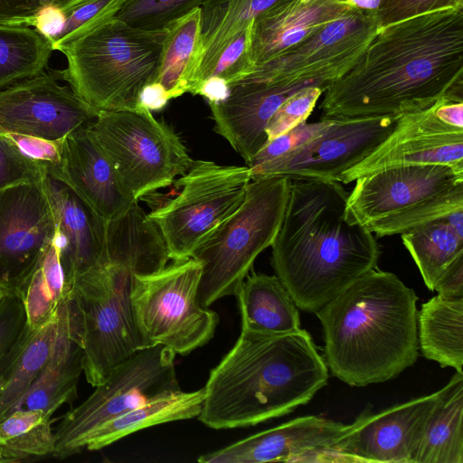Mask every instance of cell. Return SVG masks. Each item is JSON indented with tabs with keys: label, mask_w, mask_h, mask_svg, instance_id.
I'll list each match as a JSON object with an SVG mask.
<instances>
[{
	"label": "cell",
	"mask_w": 463,
	"mask_h": 463,
	"mask_svg": "<svg viewBox=\"0 0 463 463\" xmlns=\"http://www.w3.org/2000/svg\"><path fill=\"white\" fill-rule=\"evenodd\" d=\"M82 360V349L68 335L60 308L58 333L50 356L13 411L42 410L52 416L62 404L71 403L77 398L78 383L83 373Z\"/></svg>",
	"instance_id": "d4e9b609"
},
{
	"label": "cell",
	"mask_w": 463,
	"mask_h": 463,
	"mask_svg": "<svg viewBox=\"0 0 463 463\" xmlns=\"http://www.w3.org/2000/svg\"><path fill=\"white\" fill-rule=\"evenodd\" d=\"M43 185L56 221V240L68 289L74 279L101 261L105 220L73 190L46 175Z\"/></svg>",
	"instance_id": "7402d4cb"
},
{
	"label": "cell",
	"mask_w": 463,
	"mask_h": 463,
	"mask_svg": "<svg viewBox=\"0 0 463 463\" xmlns=\"http://www.w3.org/2000/svg\"><path fill=\"white\" fill-rule=\"evenodd\" d=\"M65 24V16L60 5H51L43 7L35 16L33 25L46 38L51 45L59 37Z\"/></svg>",
	"instance_id": "7dc6e473"
},
{
	"label": "cell",
	"mask_w": 463,
	"mask_h": 463,
	"mask_svg": "<svg viewBox=\"0 0 463 463\" xmlns=\"http://www.w3.org/2000/svg\"><path fill=\"white\" fill-rule=\"evenodd\" d=\"M203 388L177 391L151 400L99 426L88 438L85 449H101L124 437L155 425L188 420L199 415Z\"/></svg>",
	"instance_id": "83f0119b"
},
{
	"label": "cell",
	"mask_w": 463,
	"mask_h": 463,
	"mask_svg": "<svg viewBox=\"0 0 463 463\" xmlns=\"http://www.w3.org/2000/svg\"><path fill=\"white\" fill-rule=\"evenodd\" d=\"M442 9H463V0H380L373 11L379 29Z\"/></svg>",
	"instance_id": "7bdbcfd3"
},
{
	"label": "cell",
	"mask_w": 463,
	"mask_h": 463,
	"mask_svg": "<svg viewBox=\"0 0 463 463\" xmlns=\"http://www.w3.org/2000/svg\"><path fill=\"white\" fill-rule=\"evenodd\" d=\"M458 210H463V171L445 165H410L357 178L348 193L345 218L383 237Z\"/></svg>",
	"instance_id": "52a82bcc"
},
{
	"label": "cell",
	"mask_w": 463,
	"mask_h": 463,
	"mask_svg": "<svg viewBox=\"0 0 463 463\" xmlns=\"http://www.w3.org/2000/svg\"><path fill=\"white\" fill-rule=\"evenodd\" d=\"M5 382H6L5 374L3 373L2 372H0V394L5 387Z\"/></svg>",
	"instance_id": "11a10c76"
},
{
	"label": "cell",
	"mask_w": 463,
	"mask_h": 463,
	"mask_svg": "<svg viewBox=\"0 0 463 463\" xmlns=\"http://www.w3.org/2000/svg\"><path fill=\"white\" fill-rule=\"evenodd\" d=\"M308 86L326 90L316 82L271 80L248 73L229 84L230 92L223 101L208 102L214 131L224 137L249 165L267 142L265 128L272 114L286 99Z\"/></svg>",
	"instance_id": "d6986e66"
},
{
	"label": "cell",
	"mask_w": 463,
	"mask_h": 463,
	"mask_svg": "<svg viewBox=\"0 0 463 463\" xmlns=\"http://www.w3.org/2000/svg\"><path fill=\"white\" fill-rule=\"evenodd\" d=\"M169 260L160 231L137 202L119 217L105 221L100 263L119 266L135 276L158 271Z\"/></svg>",
	"instance_id": "cb8c5ba5"
},
{
	"label": "cell",
	"mask_w": 463,
	"mask_h": 463,
	"mask_svg": "<svg viewBox=\"0 0 463 463\" xmlns=\"http://www.w3.org/2000/svg\"><path fill=\"white\" fill-rule=\"evenodd\" d=\"M58 333L57 320L34 331L25 329L0 359L7 373L0 394V419L12 411L45 365Z\"/></svg>",
	"instance_id": "4dcf8cb0"
},
{
	"label": "cell",
	"mask_w": 463,
	"mask_h": 463,
	"mask_svg": "<svg viewBox=\"0 0 463 463\" xmlns=\"http://www.w3.org/2000/svg\"><path fill=\"white\" fill-rule=\"evenodd\" d=\"M350 0H282L253 20L251 56L255 66L267 62L340 17Z\"/></svg>",
	"instance_id": "603a6c76"
},
{
	"label": "cell",
	"mask_w": 463,
	"mask_h": 463,
	"mask_svg": "<svg viewBox=\"0 0 463 463\" xmlns=\"http://www.w3.org/2000/svg\"><path fill=\"white\" fill-rule=\"evenodd\" d=\"M328 380V368L302 328L266 335L241 329L211 370L198 420L214 430L253 426L307 403Z\"/></svg>",
	"instance_id": "3957f363"
},
{
	"label": "cell",
	"mask_w": 463,
	"mask_h": 463,
	"mask_svg": "<svg viewBox=\"0 0 463 463\" xmlns=\"http://www.w3.org/2000/svg\"><path fill=\"white\" fill-rule=\"evenodd\" d=\"M331 118H321L313 123L304 121L296 128L265 144L254 156L249 167L255 166L292 152L319 136L329 125Z\"/></svg>",
	"instance_id": "b9f144b4"
},
{
	"label": "cell",
	"mask_w": 463,
	"mask_h": 463,
	"mask_svg": "<svg viewBox=\"0 0 463 463\" xmlns=\"http://www.w3.org/2000/svg\"><path fill=\"white\" fill-rule=\"evenodd\" d=\"M52 416L42 410L18 409L0 419V463L52 455L55 447Z\"/></svg>",
	"instance_id": "e575fe53"
},
{
	"label": "cell",
	"mask_w": 463,
	"mask_h": 463,
	"mask_svg": "<svg viewBox=\"0 0 463 463\" xmlns=\"http://www.w3.org/2000/svg\"><path fill=\"white\" fill-rule=\"evenodd\" d=\"M250 181L247 165L194 160L189 170L173 183L182 188L179 194L147 214L163 236L169 259L192 257L238 209Z\"/></svg>",
	"instance_id": "7c38bea8"
},
{
	"label": "cell",
	"mask_w": 463,
	"mask_h": 463,
	"mask_svg": "<svg viewBox=\"0 0 463 463\" xmlns=\"http://www.w3.org/2000/svg\"><path fill=\"white\" fill-rule=\"evenodd\" d=\"M170 100L165 88L158 82H152L143 88L139 96V106L152 110H160Z\"/></svg>",
	"instance_id": "681fc988"
},
{
	"label": "cell",
	"mask_w": 463,
	"mask_h": 463,
	"mask_svg": "<svg viewBox=\"0 0 463 463\" xmlns=\"http://www.w3.org/2000/svg\"><path fill=\"white\" fill-rule=\"evenodd\" d=\"M46 175V171L8 134L0 132V189L19 183L42 182Z\"/></svg>",
	"instance_id": "60d3db41"
},
{
	"label": "cell",
	"mask_w": 463,
	"mask_h": 463,
	"mask_svg": "<svg viewBox=\"0 0 463 463\" xmlns=\"http://www.w3.org/2000/svg\"><path fill=\"white\" fill-rule=\"evenodd\" d=\"M124 0H70L61 5L65 16L62 32L52 44L58 51L80 35L116 16Z\"/></svg>",
	"instance_id": "74e56055"
},
{
	"label": "cell",
	"mask_w": 463,
	"mask_h": 463,
	"mask_svg": "<svg viewBox=\"0 0 463 463\" xmlns=\"http://www.w3.org/2000/svg\"><path fill=\"white\" fill-rule=\"evenodd\" d=\"M414 290L370 270L321 307L325 362L335 377L365 386L397 377L419 355Z\"/></svg>",
	"instance_id": "277c9868"
},
{
	"label": "cell",
	"mask_w": 463,
	"mask_h": 463,
	"mask_svg": "<svg viewBox=\"0 0 463 463\" xmlns=\"http://www.w3.org/2000/svg\"><path fill=\"white\" fill-rule=\"evenodd\" d=\"M25 326L22 300L13 292L6 293L0 300V358L14 345Z\"/></svg>",
	"instance_id": "ee69618b"
},
{
	"label": "cell",
	"mask_w": 463,
	"mask_h": 463,
	"mask_svg": "<svg viewBox=\"0 0 463 463\" xmlns=\"http://www.w3.org/2000/svg\"><path fill=\"white\" fill-rule=\"evenodd\" d=\"M441 99L428 109L401 115L391 133L363 160L341 174L338 182L349 184L365 175L410 165H445L463 171V128L436 117Z\"/></svg>",
	"instance_id": "ac0fdd59"
},
{
	"label": "cell",
	"mask_w": 463,
	"mask_h": 463,
	"mask_svg": "<svg viewBox=\"0 0 463 463\" xmlns=\"http://www.w3.org/2000/svg\"><path fill=\"white\" fill-rule=\"evenodd\" d=\"M167 30L132 27L113 17L58 51L67 59L61 80L99 110H136L155 82Z\"/></svg>",
	"instance_id": "5b68a950"
},
{
	"label": "cell",
	"mask_w": 463,
	"mask_h": 463,
	"mask_svg": "<svg viewBox=\"0 0 463 463\" xmlns=\"http://www.w3.org/2000/svg\"><path fill=\"white\" fill-rule=\"evenodd\" d=\"M440 390L380 412L367 409L332 446L341 462L413 463Z\"/></svg>",
	"instance_id": "e0dca14e"
},
{
	"label": "cell",
	"mask_w": 463,
	"mask_h": 463,
	"mask_svg": "<svg viewBox=\"0 0 463 463\" xmlns=\"http://www.w3.org/2000/svg\"><path fill=\"white\" fill-rule=\"evenodd\" d=\"M252 25L253 21L226 43L218 53L203 81L215 76L231 84L247 75L254 68L251 56Z\"/></svg>",
	"instance_id": "f35d334b"
},
{
	"label": "cell",
	"mask_w": 463,
	"mask_h": 463,
	"mask_svg": "<svg viewBox=\"0 0 463 463\" xmlns=\"http://www.w3.org/2000/svg\"><path fill=\"white\" fill-rule=\"evenodd\" d=\"M99 111L45 71L0 90L1 133L61 140Z\"/></svg>",
	"instance_id": "2e32d148"
},
{
	"label": "cell",
	"mask_w": 463,
	"mask_h": 463,
	"mask_svg": "<svg viewBox=\"0 0 463 463\" xmlns=\"http://www.w3.org/2000/svg\"><path fill=\"white\" fill-rule=\"evenodd\" d=\"M202 269V263L190 257L133 277V317L147 347L162 345L186 355L213 338L219 316L199 303Z\"/></svg>",
	"instance_id": "9c48e42d"
},
{
	"label": "cell",
	"mask_w": 463,
	"mask_h": 463,
	"mask_svg": "<svg viewBox=\"0 0 463 463\" xmlns=\"http://www.w3.org/2000/svg\"><path fill=\"white\" fill-rule=\"evenodd\" d=\"M70 0H0V26L30 27L37 14L51 5H62Z\"/></svg>",
	"instance_id": "f6af8a7d"
},
{
	"label": "cell",
	"mask_w": 463,
	"mask_h": 463,
	"mask_svg": "<svg viewBox=\"0 0 463 463\" xmlns=\"http://www.w3.org/2000/svg\"><path fill=\"white\" fill-rule=\"evenodd\" d=\"M400 116L331 118L327 128L304 146L249 167L251 181L283 175L338 182L341 174L363 160L391 133Z\"/></svg>",
	"instance_id": "5bb4252c"
},
{
	"label": "cell",
	"mask_w": 463,
	"mask_h": 463,
	"mask_svg": "<svg viewBox=\"0 0 463 463\" xmlns=\"http://www.w3.org/2000/svg\"><path fill=\"white\" fill-rule=\"evenodd\" d=\"M325 90L319 86H308L286 99L266 125V144L307 121Z\"/></svg>",
	"instance_id": "ab89813d"
},
{
	"label": "cell",
	"mask_w": 463,
	"mask_h": 463,
	"mask_svg": "<svg viewBox=\"0 0 463 463\" xmlns=\"http://www.w3.org/2000/svg\"><path fill=\"white\" fill-rule=\"evenodd\" d=\"M347 425L319 416H303L203 454L201 463L305 462L332 448Z\"/></svg>",
	"instance_id": "44dd1931"
},
{
	"label": "cell",
	"mask_w": 463,
	"mask_h": 463,
	"mask_svg": "<svg viewBox=\"0 0 463 463\" xmlns=\"http://www.w3.org/2000/svg\"><path fill=\"white\" fill-rule=\"evenodd\" d=\"M6 293H8L6 290L0 288V300Z\"/></svg>",
	"instance_id": "9f6ffc18"
},
{
	"label": "cell",
	"mask_w": 463,
	"mask_h": 463,
	"mask_svg": "<svg viewBox=\"0 0 463 463\" xmlns=\"http://www.w3.org/2000/svg\"><path fill=\"white\" fill-rule=\"evenodd\" d=\"M52 52L35 29L0 26V90L44 72Z\"/></svg>",
	"instance_id": "d590c367"
},
{
	"label": "cell",
	"mask_w": 463,
	"mask_h": 463,
	"mask_svg": "<svg viewBox=\"0 0 463 463\" xmlns=\"http://www.w3.org/2000/svg\"><path fill=\"white\" fill-rule=\"evenodd\" d=\"M441 99L463 101V9H442L382 28L332 82L322 118L403 115Z\"/></svg>",
	"instance_id": "6da1fadb"
},
{
	"label": "cell",
	"mask_w": 463,
	"mask_h": 463,
	"mask_svg": "<svg viewBox=\"0 0 463 463\" xmlns=\"http://www.w3.org/2000/svg\"><path fill=\"white\" fill-rule=\"evenodd\" d=\"M282 0H205L201 8L196 72L189 93L195 95L218 53L257 16Z\"/></svg>",
	"instance_id": "4316f807"
},
{
	"label": "cell",
	"mask_w": 463,
	"mask_h": 463,
	"mask_svg": "<svg viewBox=\"0 0 463 463\" xmlns=\"http://www.w3.org/2000/svg\"><path fill=\"white\" fill-rule=\"evenodd\" d=\"M348 192L339 182L290 179L271 265L297 307L317 313L377 268L379 244L345 218Z\"/></svg>",
	"instance_id": "7a4b0ae2"
},
{
	"label": "cell",
	"mask_w": 463,
	"mask_h": 463,
	"mask_svg": "<svg viewBox=\"0 0 463 463\" xmlns=\"http://www.w3.org/2000/svg\"><path fill=\"white\" fill-rule=\"evenodd\" d=\"M435 115L445 124L463 128V101L442 99L436 107Z\"/></svg>",
	"instance_id": "f907efd6"
},
{
	"label": "cell",
	"mask_w": 463,
	"mask_h": 463,
	"mask_svg": "<svg viewBox=\"0 0 463 463\" xmlns=\"http://www.w3.org/2000/svg\"><path fill=\"white\" fill-rule=\"evenodd\" d=\"M47 175L67 184L105 221L119 217L137 202L96 140L90 125L62 138L59 165Z\"/></svg>",
	"instance_id": "ffe728a7"
},
{
	"label": "cell",
	"mask_w": 463,
	"mask_h": 463,
	"mask_svg": "<svg viewBox=\"0 0 463 463\" xmlns=\"http://www.w3.org/2000/svg\"><path fill=\"white\" fill-rule=\"evenodd\" d=\"M419 349L441 367L463 373V297L437 295L417 313Z\"/></svg>",
	"instance_id": "f1b7e54d"
},
{
	"label": "cell",
	"mask_w": 463,
	"mask_h": 463,
	"mask_svg": "<svg viewBox=\"0 0 463 463\" xmlns=\"http://www.w3.org/2000/svg\"><path fill=\"white\" fill-rule=\"evenodd\" d=\"M205 0H124L116 18L144 30L164 29L174 20L200 7Z\"/></svg>",
	"instance_id": "8d00e7d4"
},
{
	"label": "cell",
	"mask_w": 463,
	"mask_h": 463,
	"mask_svg": "<svg viewBox=\"0 0 463 463\" xmlns=\"http://www.w3.org/2000/svg\"><path fill=\"white\" fill-rule=\"evenodd\" d=\"M379 31L373 11L353 7L250 72L271 80L316 82L327 89L354 66Z\"/></svg>",
	"instance_id": "4fadbf2b"
},
{
	"label": "cell",
	"mask_w": 463,
	"mask_h": 463,
	"mask_svg": "<svg viewBox=\"0 0 463 463\" xmlns=\"http://www.w3.org/2000/svg\"><path fill=\"white\" fill-rule=\"evenodd\" d=\"M350 3L357 9L375 11L380 5V0H350Z\"/></svg>",
	"instance_id": "db71d44e"
},
{
	"label": "cell",
	"mask_w": 463,
	"mask_h": 463,
	"mask_svg": "<svg viewBox=\"0 0 463 463\" xmlns=\"http://www.w3.org/2000/svg\"><path fill=\"white\" fill-rule=\"evenodd\" d=\"M8 135L29 157L46 171L47 175L59 165L62 139L54 141L24 135Z\"/></svg>",
	"instance_id": "bcb514c9"
},
{
	"label": "cell",
	"mask_w": 463,
	"mask_h": 463,
	"mask_svg": "<svg viewBox=\"0 0 463 463\" xmlns=\"http://www.w3.org/2000/svg\"><path fill=\"white\" fill-rule=\"evenodd\" d=\"M68 291L55 235L28 278L14 292L23 302L26 327L34 331L57 320Z\"/></svg>",
	"instance_id": "d6a6232c"
},
{
	"label": "cell",
	"mask_w": 463,
	"mask_h": 463,
	"mask_svg": "<svg viewBox=\"0 0 463 463\" xmlns=\"http://www.w3.org/2000/svg\"><path fill=\"white\" fill-rule=\"evenodd\" d=\"M235 297L243 330L279 335L300 328L298 307L276 275L252 271L246 276Z\"/></svg>",
	"instance_id": "484cf974"
},
{
	"label": "cell",
	"mask_w": 463,
	"mask_h": 463,
	"mask_svg": "<svg viewBox=\"0 0 463 463\" xmlns=\"http://www.w3.org/2000/svg\"><path fill=\"white\" fill-rule=\"evenodd\" d=\"M433 291L445 297H463V257L444 272Z\"/></svg>",
	"instance_id": "c3c4849f"
},
{
	"label": "cell",
	"mask_w": 463,
	"mask_h": 463,
	"mask_svg": "<svg viewBox=\"0 0 463 463\" xmlns=\"http://www.w3.org/2000/svg\"><path fill=\"white\" fill-rule=\"evenodd\" d=\"M228 82L220 77H210L200 85L195 95L205 98L208 102L217 103L223 101L229 95Z\"/></svg>",
	"instance_id": "816d5d0a"
},
{
	"label": "cell",
	"mask_w": 463,
	"mask_h": 463,
	"mask_svg": "<svg viewBox=\"0 0 463 463\" xmlns=\"http://www.w3.org/2000/svg\"><path fill=\"white\" fill-rule=\"evenodd\" d=\"M290 179L250 181L243 202L193 253L202 265L199 303L235 296L260 252L271 246L286 210Z\"/></svg>",
	"instance_id": "ba28073f"
},
{
	"label": "cell",
	"mask_w": 463,
	"mask_h": 463,
	"mask_svg": "<svg viewBox=\"0 0 463 463\" xmlns=\"http://www.w3.org/2000/svg\"><path fill=\"white\" fill-rule=\"evenodd\" d=\"M165 28L167 33L155 82L160 83L172 99L189 93L196 72L201 8L174 20Z\"/></svg>",
	"instance_id": "1f68e13d"
},
{
	"label": "cell",
	"mask_w": 463,
	"mask_h": 463,
	"mask_svg": "<svg viewBox=\"0 0 463 463\" xmlns=\"http://www.w3.org/2000/svg\"><path fill=\"white\" fill-rule=\"evenodd\" d=\"M413 463H463V373L440 389Z\"/></svg>",
	"instance_id": "f546056e"
},
{
	"label": "cell",
	"mask_w": 463,
	"mask_h": 463,
	"mask_svg": "<svg viewBox=\"0 0 463 463\" xmlns=\"http://www.w3.org/2000/svg\"><path fill=\"white\" fill-rule=\"evenodd\" d=\"M133 277L124 268L99 263L74 279L61 307L68 335L82 349L83 373L91 386L147 347L133 317Z\"/></svg>",
	"instance_id": "8992f818"
},
{
	"label": "cell",
	"mask_w": 463,
	"mask_h": 463,
	"mask_svg": "<svg viewBox=\"0 0 463 463\" xmlns=\"http://www.w3.org/2000/svg\"><path fill=\"white\" fill-rule=\"evenodd\" d=\"M444 220L459 236L463 237V210H458L450 213L444 217Z\"/></svg>",
	"instance_id": "f5cc1de1"
},
{
	"label": "cell",
	"mask_w": 463,
	"mask_h": 463,
	"mask_svg": "<svg viewBox=\"0 0 463 463\" xmlns=\"http://www.w3.org/2000/svg\"><path fill=\"white\" fill-rule=\"evenodd\" d=\"M56 232L43 180L0 189V288L14 293L23 284Z\"/></svg>",
	"instance_id": "9a60e30c"
},
{
	"label": "cell",
	"mask_w": 463,
	"mask_h": 463,
	"mask_svg": "<svg viewBox=\"0 0 463 463\" xmlns=\"http://www.w3.org/2000/svg\"><path fill=\"white\" fill-rule=\"evenodd\" d=\"M401 237L430 291L444 272L463 257V237L444 218L415 226Z\"/></svg>",
	"instance_id": "836d02e7"
},
{
	"label": "cell",
	"mask_w": 463,
	"mask_h": 463,
	"mask_svg": "<svg viewBox=\"0 0 463 463\" xmlns=\"http://www.w3.org/2000/svg\"><path fill=\"white\" fill-rule=\"evenodd\" d=\"M175 356L170 348L156 345L118 365L83 402L62 416L54 430L52 457L64 459L81 452L90 435L101 424L180 391Z\"/></svg>",
	"instance_id": "8fae6325"
},
{
	"label": "cell",
	"mask_w": 463,
	"mask_h": 463,
	"mask_svg": "<svg viewBox=\"0 0 463 463\" xmlns=\"http://www.w3.org/2000/svg\"><path fill=\"white\" fill-rule=\"evenodd\" d=\"M90 129L137 201L173 184L194 162L177 134L143 107L100 110Z\"/></svg>",
	"instance_id": "30bf717a"
}]
</instances>
